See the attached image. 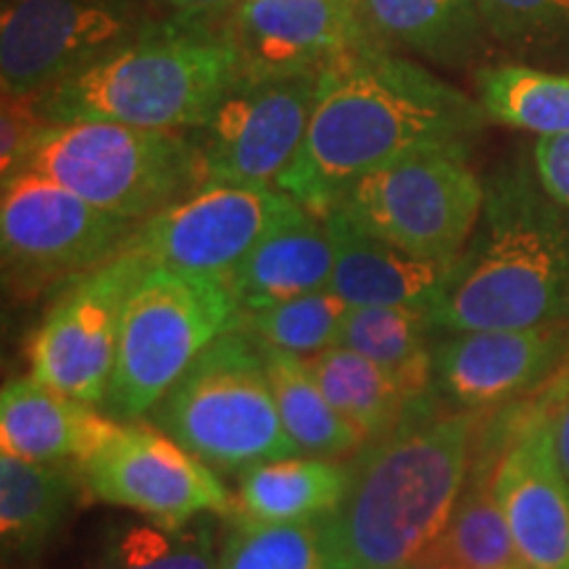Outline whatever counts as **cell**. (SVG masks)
<instances>
[{
  "instance_id": "cell-1",
  "label": "cell",
  "mask_w": 569,
  "mask_h": 569,
  "mask_svg": "<svg viewBox=\"0 0 569 569\" xmlns=\"http://www.w3.org/2000/svg\"><path fill=\"white\" fill-rule=\"evenodd\" d=\"M488 119L480 101L375 42L322 74L309 130L280 190L327 213L361 177L393 161L430 148L469 151Z\"/></svg>"
},
{
  "instance_id": "cell-2",
  "label": "cell",
  "mask_w": 569,
  "mask_h": 569,
  "mask_svg": "<svg viewBox=\"0 0 569 569\" xmlns=\"http://www.w3.org/2000/svg\"><path fill=\"white\" fill-rule=\"evenodd\" d=\"M480 417L427 393L351 459L343 507L325 517L330 569H401L432 549L472 469Z\"/></svg>"
},
{
  "instance_id": "cell-3",
  "label": "cell",
  "mask_w": 569,
  "mask_h": 569,
  "mask_svg": "<svg viewBox=\"0 0 569 569\" xmlns=\"http://www.w3.org/2000/svg\"><path fill=\"white\" fill-rule=\"evenodd\" d=\"M427 315L436 332L569 330V209L525 161L486 182L478 227Z\"/></svg>"
},
{
  "instance_id": "cell-4",
  "label": "cell",
  "mask_w": 569,
  "mask_h": 569,
  "mask_svg": "<svg viewBox=\"0 0 569 569\" xmlns=\"http://www.w3.org/2000/svg\"><path fill=\"white\" fill-rule=\"evenodd\" d=\"M238 74V53L222 27L169 13L90 69L34 98L51 124L113 122L196 132Z\"/></svg>"
},
{
  "instance_id": "cell-5",
  "label": "cell",
  "mask_w": 569,
  "mask_h": 569,
  "mask_svg": "<svg viewBox=\"0 0 569 569\" xmlns=\"http://www.w3.org/2000/svg\"><path fill=\"white\" fill-rule=\"evenodd\" d=\"M151 419L190 453L224 472L301 457L284 432L261 340L243 325L198 356Z\"/></svg>"
},
{
  "instance_id": "cell-6",
  "label": "cell",
  "mask_w": 569,
  "mask_h": 569,
  "mask_svg": "<svg viewBox=\"0 0 569 569\" xmlns=\"http://www.w3.org/2000/svg\"><path fill=\"white\" fill-rule=\"evenodd\" d=\"M24 169L51 177L82 201L132 224L206 182L196 132L113 122L51 124Z\"/></svg>"
},
{
  "instance_id": "cell-7",
  "label": "cell",
  "mask_w": 569,
  "mask_h": 569,
  "mask_svg": "<svg viewBox=\"0 0 569 569\" xmlns=\"http://www.w3.org/2000/svg\"><path fill=\"white\" fill-rule=\"evenodd\" d=\"M238 325L227 280L151 264L127 301L103 415L124 425L153 415L198 356Z\"/></svg>"
},
{
  "instance_id": "cell-8",
  "label": "cell",
  "mask_w": 569,
  "mask_h": 569,
  "mask_svg": "<svg viewBox=\"0 0 569 569\" xmlns=\"http://www.w3.org/2000/svg\"><path fill=\"white\" fill-rule=\"evenodd\" d=\"M467 153L465 148L411 153L361 177L336 209L403 251L457 261L486 203V182L469 167Z\"/></svg>"
},
{
  "instance_id": "cell-9",
  "label": "cell",
  "mask_w": 569,
  "mask_h": 569,
  "mask_svg": "<svg viewBox=\"0 0 569 569\" xmlns=\"http://www.w3.org/2000/svg\"><path fill=\"white\" fill-rule=\"evenodd\" d=\"M138 224L106 213L51 177L21 169L0 196L6 288L34 296L103 267L124 251Z\"/></svg>"
},
{
  "instance_id": "cell-10",
  "label": "cell",
  "mask_w": 569,
  "mask_h": 569,
  "mask_svg": "<svg viewBox=\"0 0 569 569\" xmlns=\"http://www.w3.org/2000/svg\"><path fill=\"white\" fill-rule=\"evenodd\" d=\"M151 269L122 251L103 267L63 284L30 340V377L88 407H103L117 367L122 319L132 290Z\"/></svg>"
},
{
  "instance_id": "cell-11",
  "label": "cell",
  "mask_w": 569,
  "mask_h": 569,
  "mask_svg": "<svg viewBox=\"0 0 569 569\" xmlns=\"http://www.w3.org/2000/svg\"><path fill=\"white\" fill-rule=\"evenodd\" d=\"M322 74H238L196 130L203 180L280 190L309 130Z\"/></svg>"
},
{
  "instance_id": "cell-12",
  "label": "cell",
  "mask_w": 569,
  "mask_h": 569,
  "mask_svg": "<svg viewBox=\"0 0 569 569\" xmlns=\"http://www.w3.org/2000/svg\"><path fill=\"white\" fill-rule=\"evenodd\" d=\"M148 24L134 0H13L0 19L3 96H42Z\"/></svg>"
},
{
  "instance_id": "cell-13",
  "label": "cell",
  "mask_w": 569,
  "mask_h": 569,
  "mask_svg": "<svg viewBox=\"0 0 569 569\" xmlns=\"http://www.w3.org/2000/svg\"><path fill=\"white\" fill-rule=\"evenodd\" d=\"M80 472L90 498L132 509L167 528H182L206 515H238V498L213 467L159 427L122 422Z\"/></svg>"
},
{
  "instance_id": "cell-14",
  "label": "cell",
  "mask_w": 569,
  "mask_h": 569,
  "mask_svg": "<svg viewBox=\"0 0 569 569\" xmlns=\"http://www.w3.org/2000/svg\"><path fill=\"white\" fill-rule=\"evenodd\" d=\"M293 203L282 190L203 182L138 224L124 251L174 272L227 280Z\"/></svg>"
},
{
  "instance_id": "cell-15",
  "label": "cell",
  "mask_w": 569,
  "mask_h": 569,
  "mask_svg": "<svg viewBox=\"0 0 569 569\" xmlns=\"http://www.w3.org/2000/svg\"><path fill=\"white\" fill-rule=\"evenodd\" d=\"M551 382L538 401L515 409L496 469V496L522 569H569V482L553 451Z\"/></svg>"
},
{
  "instance_id": "cell-16",
  "label": "cell",
  "mask_w": 569,
  "mask_h": 569,
  "mask_svg": "<svg viewBox=\"0 0 569 569\" xmlns=\"http://www.w3.org/2000/svg\"><path fill=\"white\" fill-rule=\"evenodd\" d=\"M222 30L240 74H322L375 46L361 0H240Z\"/></svg>"
},
{
  "instance_id": "cell-17",
  "label": "cell",
  "mask_w": 569,
  "mask_h": 569,
  "mask_svg": "<svg viewBox=\"0 0 569 569\" xmlns=\"http://www.w3.org/2000/svg\"><path fill=\"white\" fill-rule=\"evenodd\" d=\"M432 343V393L448 407L490 411L540 393L569 365V330L440 332Z\"/></svg>"
},
{
  "instance_id": "cell-18",
  "label": "cell",
  "mask_w": 569,
  "mask_h": 569,
  "mask_svg": "<svg viewBox=\"0 0 569 569\" xmlns=\"http://www.w3.org/2000/svg\"><path fill=\"white\" fill-rule=\"evenodd\" d=\"M336 246L325 213L293 203L227 277L240 315L319 293L332 282Z\"/></svg>"
},
{
  "instance_id": "cell-19",
  "label": "cell",
  "mask_w": 569,
  "mask_h": 569,
  "mask_svg": "<svg viewBox=\"0 0 569 569\" xmlns=\"http://www.w3.org/2000/svg\"><path fill=\"white\" fill-rule=\"evenodd\" d=\"M336 246L330 290L348 306H417L427 309L443 293L457 261L422 259L361 230L343 211L325 213Z\"/></svg>"
},
{
  "instance_id": "cell-20",
  "label": "cell",
  "mask_w": 569,
  "mask_h": 569,
  "mask_svg": "<svg viewBox=\"0 0 569 569\" xmlns=\"http://www.w3.org/2000/svg\"><path fill=\"white\" fill-rule=\"evenodd\" d=\"M122 422L40 386L30 375L0 393V448L11 457L80 469Z\"/></svg>"
},
{
  "instance_id": "cell-21",
  "label": "cell",
  "mask_w": 569,
  "mask_h": 569,
  "mask_svg": "<svg viewBox=\"0 0 569 569\" xmlns=\"http://www.w3.org/2000/svg\"><path fill=\"white\" fill-rule=\"evenodd\" d=\"M377 46L461 69L486 56L490 40L478 0H361Z\"/></svg>"
},
{
  "instance_id": "cell-22",
  "label": "cell",
  "mask_w": 569,
  "mask_h": 569,
  "mask_svg": "<svg viewBox=\"0 0 569 569\" xmlns=\"http://www.w3.org/2000/svg\"><path fill=\"white\" fill-rule=\"evenodd\" d=\"M351 461L284 457L240 472L238 511L261 522L325 519L343 507L351 488Z\"/></svg>"
},
{
  "instance_id": "cell-23",
  "label": "cell",
  "mask_w": 569,
  "mask_h": 569,
  "mask_svg": "<svg viewBox=\"0 0 569 569\" xmlns=\"http://www.w3.org/2000/svg\"><path fill=\"white\" fill-rule=\"evenodd\" d=\"M82 488L77 467L38 465L0 453V538L6 553L17 559L40 557L67 522Z\"/></svg>"
},
{
  "instance_id": "cell-24",
  "label": "cell",
  "mask_w": 569,
  "mask_h": 569,
  "mask_svg": "<svg viewBox=\"0 0 569 569\" xmlns=\"http://www.w3.org/2000/svg\"><path fill=\"white\" fill-rule=\"evenodd\" d=\"M261 348H264L269 382H272L284 432L296 443L298 453L338 461L359 457L367 448V440L338 415L330 398L319 388L309 361L267 343H261Z\"/></svg>"
},
{
  "instance_id": "cell-25",
  "label": "cell",
  "mask_w": 569,
  "mask_h": 569,
  "mask_svg": "<svg viewBox=\"0 0 569 569\" xmlns=\"http://www.w3.org/2000/svg\"><path fill=\"white\" fill-rule=\"evenodd\" d=\"M432 322L417 306H351L340 343L393 375L409 401L432 393Z\"/></svg>"
},
{
  "instance_id": "cell-26",
  "label": "cell",
  "mask_w": 569,
  "mask_h": 569,
  "mask_svg": "<svg viewBox=\"0 0 569 569\" xmlns=\"http://www.w3.org/2000/svg\"><path fill=\"white\" fill-rule=\"evenodd\" d=\"M306 361L338 415L361 432L367 446L388 438L401 425L411 401L393 375L372 359L336 346Z\"/></svg>"
},
{
  "instance_id": "cell-27",
  "label": "cell",
  "mask_w": 569,
  "mask_h": 569,
  "mask_svg": "<svg viewBox=\"0 0 569 569\" xmlns=\"http://www.w3.org/2000/svg\"><path fill=\"white\" fill-rule=\"evenodd\" d=\"M478 101L490 119L536 132H569V74L522 63H496L478 71Z\"/></svg>"
},
{
  "instance_id": "cell-28",
  "label": "cell",
  "mask_w": 569,
  "mask_h": 569,
  "mask_svg": "<svg viewBox=\"0 0 569 569\" xmlns=\"http://www.w3.org/2000/svg\"><path fill=\"white\" fill-rule=\"evenodd\" d=\"M490 40L522 67L569 74V0H478Z\"/></svg>"
},
{
  "instance_id": "cell-29",
  "label": "cell",
  "mask_w": 569,
  "mask_h": 569,
  "mask_svg": "<svg viewBox=\"0 0 569 569\" xmlns=\"http://www.w3.org/2000/svg\"><path fill=\"white\" fill-rule=\"evenodd\" d=\"M217 569H330L325 519L261 522L232 515Z\"/></svg>"
},
{
  "instance_id": "cell-30",
  "label": "cell",
  "mask_w": 569,
  "mask_h": 569,
  "mask_svg": "<svg viewBox=\"0 0 569 569\" xmlns=\"http://www.w3.org/2000/svg\"><path fill=\"white\" fill-rule=\"evenodd\" d=\"M217 530L206 515L182 528L148 519L113 530L101 569H217Z\"/></svg>"
},
{
  "instance_id": "cell-31",
  "label": "cell",
  "mask_w": 569,
  "mask_h": 569,
  "mask_svg": "<svg viewBox=\"0 0 569 569\" xmlns=\"http://www.w3.org/2000/svg\"><path fill=\"white\" fill-rule=\"evenodd\" d=\"M348 311L351 306L327 288L251 315H240V325L261 343L311 359L340 343Z\"/></svg>"
},
{
  "instance_id": "cell-32",
  "label": "cell",
  "mask_w": 569,
  "mask_h": 569,
  "mask_svg": "<svg viewBox=\"0 0 569 569\" xmlns=\"http://www.w3.org/2000/svg\"><path fill=\"white\" fill-rule=\"evenodd\" d=\"M0 172L6 177L21 172L42 138L51 127L34 96H3V117H0Z\"/></svg>"
},
{
  "instance_id": "cell-33",
  "label": "cell",
  "mask_w": 569,
  "mask_h": 569,
  "mask_svg": "<svg viewBox=\"0 0 569 569\" xmlns=\"http://www.w3.org/2000/svg\"><path fill=\"white\" fill-rule=\"evenodd\" d=\"M532 169L540 188L569 209V132L538 138L532 148Z\"/></svg>"
},
{
  "instance_id": "cell-34",
  "label": "cell",
  "mask_w": 569,
  "mask_h": 569,
  "mask_svg": "<svg viewBox=\"0 0 569 569\" xmlns=\"http://www.w3.org/2000/svg\"><path fill=\"white\" fill-rule=\"evenodd\" d=\"M551 432L553 451H557L559 467L569 482V365L551 382Z\"/></svg>"
},
{
  "instance_id": "cell-35",
  "label": "cell",
  "mask_w": 569,
  "mask_h": 569,
  "mask_svg": "<svg viewBox=\"0 0 569 569\" xmlns=\"http://www.w3.org/2000/svg\"><path fill=\"white\" fill-rule=\"evenodd\" d=\"M172 17L222 27L240 0H161Z\"/></svg>"
},
{
  "instance_id": "cell-36",
  "label": "cell",
  "mask_w": 569,
  "mask_h": 569,
  "mask_svg": "<svg viewBox=\"0 0 569 569\" xmlns=\"http://www.w3.org/2000/svg\"><path fill=\"white\" fill-rule=\"evenodd\" d=\"M401 569H469V567L459 565V561H453V559L440 557V553L427 551V553H422V557L415 559V561H409V565L401 567Z\"/></svg>"
}]
</instances>
